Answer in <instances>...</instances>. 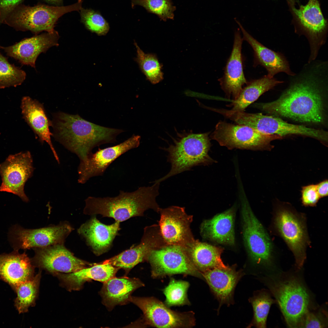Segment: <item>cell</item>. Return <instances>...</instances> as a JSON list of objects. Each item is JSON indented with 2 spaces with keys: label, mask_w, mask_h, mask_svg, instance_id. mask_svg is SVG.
Segmentation results:
<instances>
[{
  "label": "cell",
  "mask_w": 328,
  "mask_h": 328,
  "mask_svg": "<svg viewBox=\"0 0 328 328\" xmlns=\"http://www.w3.org/2000/svg\"><path fill=\"white\" fill-rule=\"evenodd\" d=\"M283 83L282 81L274 77L270 78L267 75L247 82L246 86L242 88L237 98L233 100L228 106L232 107L231 110H233L244 111L263 93Z\"/></svg>",
  "instance_id": "cell-31"
},
{
  "label": "cell",
  "mask_w": 328,
  "mask_h": 328,
  "mask_svg": "<svg viewBox=\"0 0 328 328\" xmlns=\"http://www.w3.org/2000/svg\"><path fill=\"white\" fill-rule=\"evenodd\" d=\"M120 223L115 221L112 224L106 225L94 216L82 224L78 232L85 238L94 253L100 255L110 248L120 229Z\"/></svg>",
  "instance_id": "cell-23"
},
{
  "label": "cell",
  "mask_w": 328,
  "mask_h": 328,
  "mask_svg": "<svg viewBox=\"0 0 328 328\" xmlns=\"http://www.w3.org/2000/svg\"><path fill=\"white\" fill-rule=\"evenodd\" d=\"M32 261L53 272L73 273L93 265L75 257L61 244L36 249Z\"/></svg>",
  "instance_id": "cell-19"
},
{
  "label": "cell",
  "mask_w": 328,
  "mask_h": 328,
  "mask_svg": "<svg viewBox=\"0 0 328 328\" xmlns=\"http://www.w3.org/2000/svg\"><path fill=\"white\" fill-rule=\"evenodd\" d=\"M235 214V210L233 207L211 219L204 221L200 227L202 237L220 244H234Z\"/></svg>",
  "instance_id": "cell-27"
},
{
  "label": "cell",
  "mask_w": 328,
  "mask_h": 328,
  "mask_svg": "<svg viewBox=\"0 0 328 328\" xmlns=\"http://www.w3.org/2000/svg\"><path fill=\"white\" fill-rule=\"evenodd\" d=\"M144 284L139 279L126 277H113L104 282L100 292L102 302L109 309L129 302L132 293Z\"/></svg>",
  "instance_id": "cell-28"
},
{
  "label": "cell",
  "mask_w": 328,
  "mask_h": 328,
  "mask_svg": "<svg viewBox=\"0 0 328 328\" xmlns=\"http://www.w3.org/2000/svg\"><path fill=\"white\" fill-rule=\"evenodd\" d=\"M141 137L133 135L123 142L103 149H99L89 155L84 161L80 162L78 168V182L84 184L91 177L102 176L115 159L132 149L138 147Z\"/></svg>",
  "instance_id": "cell-17"
},
{
  "label": "cell",
  "mask_w": 328,
  "mask_h": 328,
  "mask_svg": "<svg viewBox=\"0 0 328 328\" xmlns=\"http://www.w3.org/2000/svg\"><path fill=\"white\" fill-rule=\"evenodd\" d=\"M302 32L307 38L310 53L308 63L314 61L326 39L327 22L323 17L317 0H309L299 9L291 6Z\"/></svg>",
  "instance_id": "cell-12"
},
{
  "label": "cell",
  "mask_w": 328,
  "mask_h": 328,
  "mask_svg": "<svg viewBox=\"0 0 328 328\" xmlns=\"http://www.w3.org/2000/svg\"><path fill=\"white\" fill-rule=\"evenodd\" d=\"M59 36L55 30L36 35L30 38L22 39L10 46L2 47L8 56L14 58L21 64L35 68V62L41 53L49 48L58 45Z\"/></svg>",
  "instance_id": "cell-20"
},
{
  "label": "cell",
  "mask_w": 328,
  "mask_h": 328,
  "mask_svg": "<svg viewBox=\"0 0 328 328\" xmlns=\"http://www.w3.org/2000/svg\"><path fill=\"white\" fill-rule=\"evenodd\" d=\"M33 273L32 261L25 252L20 254L14 250L8 254H0V278L13 289L32 278Z\"/></svg>",
  "instance_id": "cell-25"
},
{
  "label": "cell",
  "mask_w": 328,
  "mask_h": 328,
  "mask_svg": "<svg viewBox=\"0 0 328 328\" xmlns=\"http://www.w3.org/2000/svg\"><path fill=\"white\" fill-rule=\"evenodd\" d=\"M323 65L305 70L278 99L258 104L257 107L268 113L299 122H323L324 108L320 85L326 77L325 71L322 68Z\"/></svg>",
  "instance_id": "cell-1"
},
{
  "label": "cell",
  "mask_w": 328,
  "mask_h": 328,
  "mask_svg": "<svg viewBox=\"0 0 328 328\" xmlns=\"http://www.w3.org/2000/svg\"><path fill=\"white\" fill-rule=\"evenodd\" d=\"M301 193L302 203L306 207L316 206L320 198L316 184H310L302 186Z\"/></svg>",
  "instance_id": "cell-39"
},
{
  "label": "cell",
  "mask_w": 328,
  "mask_h": 328,
  "mask_svg": "<svg viewBox=\"0 0 328 328\" xmlns=\"http://www.w3.org/2000/svg\"><path fill=\"white\" fill-rule=\"evenodd\" d=\"M241 202L243 239L249 254L255 263L270 265L274 253L272 241L245 197H242Z\"/></svg>",
  "instance_id": "cell-10"
},
{
  "label": "cell",
  "mask_w": 328,
  "mask_h": 328,
  "mask_svg": "<svg viewBox=\"0 0 328 328\" xmlns=\"http://www.w3.org/2000/svg\"><path fill=\"white\" fill-rule=\"evenodd\" d=\"M72 230L66 224L34 229L17 225L11 228L9 237L14 250L18 251L61 244Z\"/></svg>",
  "instance_id": "cell-16"
},
{
  "label": "cell",
  "mask_w": 328,
  "mask_h": 328,
  "mask_svg": "<svg viewBox=\"0 0 328 328\" xmlns=\"http://www.w3.org/2000/svg\"><path fill=\"white\" fill-rule=\"evenodd\" d=\"M242 123L262 133L281 136L288 135H305L325 143L327 142V132L323 130L289 123L278 117L264 115L261 113H245Z\"/></svg>",
  "instance_id": "cell-15"
},
{
  "label": "cell",
  "mask_w": 328,
  "mask_h": 328,
  "mask_svg": "<svg viewBox=\"0 0 328 328\" xmlns=\"http://www.w3.org/2000/svg\"><path fill=\"white\" fill-rule=\"evenodd\" d=\"M160 231L159 225L147 226L140 243L102 262L111 264L127 272L140 263L146 261L151 252L167 245Z\"/></svg>",
  "instance_id": "cell-18"
},
{
  "label": "cell",
  "mask_w": 328,
  "mask_h": 328,
  "mask_svg": "<svg viewBox=\"0 0 328 328\" xmlns=\"http://www.w3.org/2000/svg\"><path fill=\"white\" fill-rule=\"evenodd\" d=\"M130 302L142 311L145 325L157 328H192L195 325L194 313L172 310L154 297L131 296Z\"/></svg>",
  "instance_id": "cell-11"
},
{
  "label": "cell",
  "mask_w": 328,
  "mask_h": 328,
  "mask_svg": "<svg viewBox=\"0 0 328 328\" xmlns=\"http://www.w3.org/2000/svg\"><path fill=\"white\" fill-rule=\"evenodd\" d=\"M131 3L132 8L136 5L142 6L164 21L174 19L176 7L171 0H131Z\"/></svg>",
  "instance_id": "cell-37"
},
{
  "label": "cell",
  "mask_w": 328,
  "mask_h": 328,
  "mask_svg": "<svg viewBox=\"0 0 328 328\" xmlns=\"http://www.w3.org/2000/svg\"><path fill=\"white\" fill-rule=\"evenodd\" d=\"M236 21L243 34V39L248 43L254 51L255 65H260L265 68L267 71V75L271 78L282 72L291 76L295 75L291 70L288 62L282 54L262 44L248 32L238 21Z\"/></svg>",
  "instance_id": "cell-24"
},
{
  "label": "cell",
  "mask_w": 328,
  "mask_h": 328,
  "mask_svg": "<svg viewBox=\"0 0 328 328\" xmlns=\"http://www.w3.org/2000/svg\"><path fill=\"white\" fill-rule=\"evenodd\" d=\"M243 39L239 29L235 32L232 50L225 66L223 77L219 79L222 90L233 100L238 97L243 86L247 82L243 72L241 55Z\"/></svg>",
  "instance_id": "cell-21"
},
{
  "label": "cell",
  "mask_w": 328,
  "mask_h": 328,
  "mask_svg": "<svg viewBox=\"0 0 328 328\" xmlns=\"http://www.w3.org/2000/svg\"><path fill=\"white\" fill-rule=\"evenodd\" d=\"M220 305L233 302L234 291L243 275L234 266L215 268L201 273Z\"/></svg>",
  "instance_id": "cell-22"
},
{
  "label": "cell",
  "mask_w": 328,
  "mask_h": 328,
  "mask_svg": "<svg viewBox=\"0 0 328 328\" xmlns=\"http://www.w3.org/2000/svg\"><path fill=\"white\" fill-rule=\"evenodd\" d=\"M193 264L201 273L215 268H224L221 258L223 249L196 240L186 249Z\"/></svg>",
  "instance_id": "cell-30"
},
{
  "label": "cell",
  "mask_w": 328,
  "mask_h": 328,
  "mask_svg": "<svg viewBox=\"0 0 328 328\" xmlns=\"http://www.w3.org/2000/svg\"><path fill=\"white\" fill-rule=\"evenodd\" d=\"M26 77L25 71L10 63L8 58L0 52V88L19 86Z\"/></svg>",
  "instance_id": "cell-36"
},
{
  "label": "cell",
  "mask_w": 328,
  "mask_h": 328,
  "mask_svg": "<svg viewBox=\"0 0 328 328\" xmlns=\"http://www.w3.org/2000/svg\"><path fill=\"white\" fill-rule=\"evenodd\" d=\"M79 11L81 21L87 29L98 36H104L108 33L109 24L99 12L83 7Z\"/></svg>",
  "instance_id": "cell-38"
},
{
  "label": "cell",
  "mask_w": 328,
  "mask_h": 328,
  "mask_svg": "<svg viewBox=\"0 0 328 328\" xmlns=\"http://www.w3.org/2000/svg\"><path fill=\"white\" fill-rule=\"evenodd\" d=\"M134 44L137 50L136 60L141 70L151 83H159L163 80V75L157 57L155 54L145 53L136 42Z\"/></svg>",
  "instance_id": "cell-33"
},
{
  "label": "cell",
  "mask_w": 328,
  "mask_h": 328,
  "mask_svg": "<svg viewBox=\"0 0 328 328\" xmlns=\"http://www.w3.org/2000/svg\"><path fill=\"white\" fill-rule=\"evenodd\" d=\"M77 2H83V0H77Z\"/></svg>",
  "instance_id": "cell-45"
},
{
  "label": "cell",
  "mask_w": 328,
  "mask_h": 328,
  "mask_svg": "<svg viewBox=\"0 0 328 328\" xmlns=\"http://www.w3.org/2000/svg\"><path fill=\"white\" fill-rule=\"evenodd\" d=\"M25 0H0V24L3 23L6 17L17 6Z\"/></svg>",
  "instance_id": "cell-41"
},
{
  "label": "cell",
  "mask_w": 328,
  "mask_h": 328,
  "mask_svg": "<svg viewBox=\"0 0 328 328\" xmlns=\"http://www.w3.org/2000/svg\"><path fill=\"white\" fill-rule=\"evenodd\" d=\"M119 269L109 263L100 262L74 272L59 275L68 289L77 290L91 280L104 283L114 277Z\"/></svg>",
  "instance_id": "cell-29"
},
{
  "label": "cell",
  "mask_w": 328,
  "mask_h": 328,
  "mask_svg": "<svg viewBox=\"0 0 328 328\" xmlns=\"http://www.w3.org/2000/svg\"><path fill=\"white\" fill-rule=\"evenodd\" d=\"M39 273L32 278L22 282L13 289L17 294L15 306L19 313L28 311L33 305L36 296L39 285Z\"/></svg>",
  "instance_id": "cell-32"
},
{
  "label": "cell",
  "mask_w": 328,
  "mask_h": 328,
  "mask_svg": "<svg viewBox=\"0 0 328 328\" xmlns=\"http://www.w3.org/2000/svg\"><path fill=\"white\" fill-rule=\"evenodd\" d=\"M159 226L161 235L167 245H178L186 249L195 242L190 226L193 216L184 207L172 206L160 208Z\"/></svg>",
  "instance_id": "cell-14"
},
{
  "label": "cell",
  "mask_w": 328,
  "mask_h": 328,
  "mask_svg": "<svg viewBox=\"0 0 328 328\" xmlns=\"http://www.w3.org/2000/svg\"><path fill=\"white\" fill-rule=\"evenodd\" d=\"M210 137L229 149L255 150H270L272 148L270 144L272 141L282 138L278 135L262 133L246 125L222 121L217 124Z\"/></svg>",
  "instance_id": "cell-8"
},
{
  "label": "cell",
  "mask_w": 328,
  "mask_h": 328,
  "mask_svg": "<svg viewBox=\"0 0 328 328\" xmlns=\"http://www.w3.org/2000/svg\"><path fill=\"white\" fill-rule=\"evenodd\" d=\"M21 108L25 121L39 137L40 141L48 143L56 159L59 163V157L51 138L53 134L50 131L49 127L52 123L46 116L43 105L29 97L25 96L22 99Z\"/></svg>",
  "instance_id": "cell-26"
},
{
  "label": "cell",
  "mask_w": 328,
  "mask_h": 328,
  "mask_svg": "<svg viewBox=\"0 0 328 328\" xmlns=\"http://www.w3.org/2000/svg\"><path fill=\"white\" fill-rule=\"evenodd\" d=\"M190 285L187 281L171 278L168 285L163 290L166 297L165 304L169 307L190 305L187 294Z\"/></svg>",
  "instance_id": "cell-35"
},
{
  "label": "cell",
  "mask_w": 328,
  "mask_h": 328,
  "mask_svg": "<svg viewBox=\"0 0 328 328\" xmlns=\"http://www.w3.org/2000/svg\"><path fill=\"white\" fill-rule=\"evenodd\" d=\"M159 185L154 183L151 186L140 187L132 192L120 190L119 195L114 197L89 196L85 200L84 213L112 218L120 223L143 216L149 209L159 213L160 208L156 198L159 194Z\"/></svg>",
  "instance_id": "cell-3"
},
{
  "label": "cell",
  "mask_w": 328,
  "mask_h": 328,
  "mask_svg": "<svg viewBox=\"0 0 328 328\" xmlns=\"http://www.w3.org/2000/svg\"><path fill=\"white\" fill-rule=\"evenodd\" d=\"M270 290L275 299L287 325L299 328L309 310L310 298L306 288L294 277L273 281Z\"/></svg>",
  "instance_id": "cell-7"
},
{
  "label": "cell",
  "mask_w": 328,
  "mask_h": 328,
  "mask_svg": "<svg viewBox=\"0 0 328 328\" xmlns=\"http://www.w3.org/2000/svg\"><path fill=\"white\" fill-rule=\"evenodd\" d=\"M327 326L323 313L309 310L304 316L300 328H325Z\"/></svg>",
  "instance_id": "cell-40"
},
{
  "label": "cell",
  "mask_w": 328,
  "mask_h": 328,
  "mask_svg": "<svg viewBox=\"0 0 328 328\" xmlns=\"http://www.w3.org/2000/svg\"><path fill=\"white\" fill-rule=\"evenodd\" d=\"M56 139L75 153L80 162L85 161L95 147L114 142L124 131L101 126L88 121L77 114H57L53 122Z\"/></svg>",
  "instance_id": "cell-2"
},
{
  "label": "cell",
  "mask_w": 328,
  "mask_h": 328,
  "mask_svg": "<svg viewBox=\"0 0 328 328\" xmlns=\"http://www.w3.org/2000/svg\"><path fill=\"white\" fill-rule=\"evenodd\" d=\"M82 2L67 6H56L39 3L34 6L22 3L15 7L8 15L3 23L16 31H29L36 35L45 31L51 32L59 19L67 13L79 11Z\"/></svg>",
  "instance_id": "cell-5"
},
{
  "label": "cell",
  "mask_w": 328,
  "mask_h": 328,
  "mask_svg": "<svg viewBox=\"0 0 328 328\" xmlns=\"http://www.w3.org/2000/svg\"><path fill=\"white\" fill-rule=\"evenodd\" d=\"M328 183L327 179H325L316 184L317 190L320 198L328 196Z\"/></svg>",
  "instance_id": "cell-42"
},
{
  "label": "cell",
  "mask_w": 328,
  "mask_h": 328,
  "mask_svg": "<svg viewBox=\"0 0 328 328\" xmlns=\"http://www.w3.org/2000/svg\"><path fill=\"white\" fill-rule=\"evenodd\" d=\"M34 170L33 159L29 151L9 155L0 164L2 180L0 192L12 193L28 202L29 200L25 193L24 186L32 176Z\"/></svg>",
  "instance_id": "cell-13"
},
{
  "label": "cell",
  "mask_w": 328,
  "mask_h": 328,
  "mask_svg": "<svg viewBox=\"0 0 328 328\" xmlns=\"http://www.w3.org/2000/svg\"><path fill=\"white\" fill-rule=\"evenodd\" d=\"M52 5L61 6L63 5V0H41Z\"/></svg>",
  "instance_id": "cell-43"
},
{
  "label": "cell",
  "mask_w": 328,
  "mask_h": 328,
  "mask_svg": "<svg viewBox=\"0 0 328 328\" xmlns=\"http://www.w3.org/2000/svg\"><path fill=\"white\" fill-rule=\"evenodd\" d=\"M275 204V228L293 253L296 267L301 269L309 243L304 218L289 203L276 200Z\"/></svg>",
  "instance_id": "cell-6"
},
{
  "label": "cell",
  "mask_w": 328,
  "mask_h": 328,
  "mask_svg": "<svg viewBox=\"0 0 328 328\" xmlns=\"http://www.w3.org/2000/svg\"><path fill=\"white\" fill-rule=\"evenodd\" d=\"M177 135L173 143L163 149L168 153L167 160L171 164L170 170L154 183H160L194 166L208 165L215 161L208 154L211 146L209 133L185 132Z\"/></svg>",
  "instance_id": "cell-4"
},
{
  "label": "cell",
  "mask_w": 328,
  "mask_h": 328,
  "mask_svg": "<svg viewBox=\"0 0 328 328\" xmlns=\"http://www.w3.org/2000/svg\"><path fill=\"white\" fill-rule=\"evenodd\" d=\"M1 47H2V46H1L0 45V49H1Z\"/></svg>",
  "instance_id": "cell-46"
},
{
  "label": "cell",
  "mask_w": 328,
  "mask_h": 328,
  "mask_svg": "<svg viewBox=\"0 0 328 328\" xmlns=\"http://www.w3.org/2000/svg\"><path fill=\"white\" fill-rule=\"evenodd\" d=\"M253 308L254 316L249 327H266L267 317L272 305L275 301L269 293L264 290L257 292L249 299Z\"/></svg>",
  "instance_id": "cell-34"
},
{
  "label": "cell",
  "mask_w": 328,
  "mask_h": 328,
  "mask_svg": "<svg viewBox=\"0 0 328 328\" xmlns=\"http://www.w3.org/2000/svg\"><path fill=\"white\" fill-rule=\"evenodd\" d=\"M287 1L291 6L294 5L295 2H298V0H287Z\"/></svg>",
  "instance_id": "cell-44"
},
{
  "label": "cell",
  "mask_w": 328,
  "mask_h": 328,
  "mask_svg": "<svg viewBox=\"0 0 328 328\" xmlns=\"http://www.w3.org/2000/svg\"><path fill=\"white\" fill-rule=\"evenodd\" d=\"M146 261L150 265L151 276L154 278L177 274L203 278L192 262L187 249L180 246L167 245L154 250Z\"/></svg>",
  "instance_id": "cell-9"
}]
</instances>
